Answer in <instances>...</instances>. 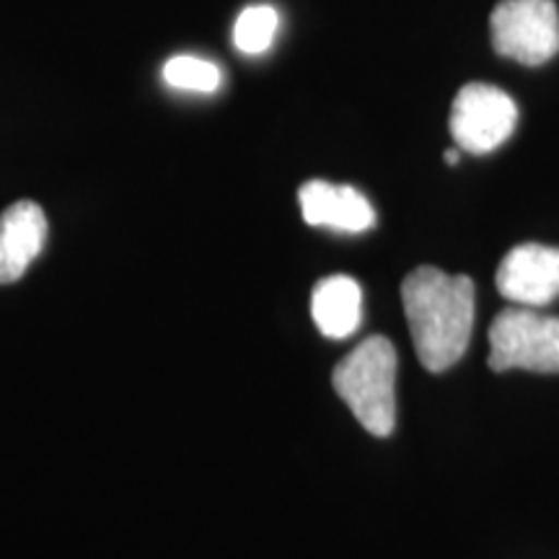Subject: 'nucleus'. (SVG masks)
Instances as JSON below:
<instances>
[{"label":"nucleus","instance_id":"f257e3e1","mask_svg":"<svg viewBox=\"0 0 559 559\" xmlns=\"http://www.w3.org/2000/svg\"><path fill=\"white\" fill-rule=\"evenodd\" d=\"M402 304L417 358L443 373L464 358L474 330V283L438 267H417L402 283Z\"/></svg>","mask_w":559,"mask_h":559},{"label":"nucleus","instance_id":"f03ea898","mask_svg":"<svg viewBox=\"0 0 559 559\" xmlns=\"http://www.w3.org/2000/svg\"><path fill=\"white\" fill-rule=\"evenodd\" d=\"M334 391L370 436L386 438L396 423V349L386 337L362 340L332 373Z\"/></svg>","mask_w":559,"mask_h":559},{"label":"nucleus","instance_id":"7ed1b4c3","mask_svg":"<svg viewBox=\"0 0 559 559\" xmlns=\"http://www.w3.org/2000/svg\"><path fill=\"white\" fill-rule=\"evenodd\" d=\"M489 368L559 373V317L526 306L500 311L489 326Z\"/></svg>","mask_w":559,"mask_h":559},{"label":"nucleus","instance_id":"20e7f679","mask_svg":"<svg viewBox=\"0 0 559 559\" xmlns=\"http://www.w3.org/2000/svg\"><path fill=\"white\" fill-rule=\"evenodd\" d=\"M489 29L495 50L523 66H544L559 52L555 0H502L489 16Z\"/></svg>","mask_w":559,"mask_h":559},{"label":"nucleus","instance_id":"39448f33","mask_svg":"<svg viewBox=\"0 0 559 559\" xmlns=\"http://www.w3.org/2000/svg\"><path fill=\"white\" fill-rule=\"evenodd\" d=\"M519 122V107L506 91L489 83H466L451 107V135L461 151H498L513 135Z\"/></svg>","mask_w":559,"mask_h":559},{"label":"nucleus","instance_id":"423d86ee","mask_svg":"<svg viewBox=\"0 0 559 559\" xmlns=\"http://www.w3.org/2000/svg\"><path fill=\"white\" fill-rule=\"evenodd\" d=\"M498 290L510 304L542 309L559 296V249L547 243H521L498 267Z\"/></svg>","mask_w":559,"mask_h":559},{"label":"nucleus","instance_id":"0eeeda50","mask_svg":"<svg viewBox=\"0 0 559 559\" xmlns=\"http://www.w3.org/2000/svg\"><path fill=\"white\" fill-rule=\"evenodd\" d=\"M47 215L37 202H13L0 213V285L26 275L47 241Z\"/></svg>","mask_w":559,"mask_h":559},{"label":"nucleus","instance_id":"6e6552de","mask_svg":"<svg viewBox=\"0 0 559 559\" xmlns=\"http://www.w3.org/2000/svg\"><path fill=\"white\" fill-rule=\"evenodd\" d=\"M300 215L309 226H324L345 234H362L373 228V205L358 190L347 185H332L324 179L306 181L298 190Z\"/></svg>","mask_w":559,"mask_h":559},{"label":"nucleus","instance_id":"1a4fd4ad","mask_svg":"<svg viewBox=\"0 0 559 559\" xmlns=\"http://www.w3.org/2000/svg\"><path fill=\"white\" fill-rule=\"evenodd\" d=\"M311 317L317 330L330 340H345L358 332L362 319V290L349 275L324 277L313 288Z\"/></svg>","mask_w":559,"mask_h":559},{"label":"nucleus","instance_id":"9d476101","mask_svg":"<svg viewBox=\"0 0 559 559\" xmlns=\"http://www.w3.org/2000/svg\"><path fill=\"white\" fill-rule=\"evenodd\" d=\"M280 26V16L272 5H249L241 11L234 26V45L243 55H262L270 50Z\"/></svg>","mask_w":559,"mask_h":559},{"label":"nucleus","instance_id":"9b49d317","mask_svg":"<svg viewBox=\"0 0 559 559\" xmlns=\"http://www.w3.org/2000/svg\"><path fill=\"white\" fill-rule=\"evenodd\" d=\"M164 81L171 88L198 91V94H213L221 88V68L215 62L194 58V55H177L164 66Z\"/></svg>","mask_w":559,"mask_h":559},{"label":"nucleus","instance_id":"f8f14e48","mask_svg":"<svg viewBox=\"0 0 559 559\" xmlns=\"http://www.w3.org/2000/svg\"><path fill=\"white\" fill-rule=\"evenodd\" d=\"M445 160L449 164H459V151H445Z\"/></svg>","mask_w":559,"mask_h":559}]
</instances>
